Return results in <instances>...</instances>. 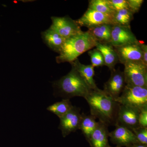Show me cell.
<instances>
[{"instance_id":"obj_28","label":"cell","mask_w":147,"mask_h":147,"mask_svg":"<svg viewBox=\"0 0 147 147\" xmlns=\"http://www.w3.org/2000/svg\"><path fill=\"white\" fill-rule=\"evenodd\" d=\"M140 45L143 53V63L147 66V45L140 42Z\"/></svg>"},{"instance_id":"obj_24","label":"cell","mask_w":147,"mask_h":147,"mask_svg":"<svg viewBox=\"0 0 147 147\" xmlns=\"http://www.w3.org/2000/svg\"><path fill=\"white\" fill-rule=\"evenodd\" d=\"M131 131L135 135L139 144L147 145V127L139 126Z\"/></svg>"},{"instance_id":"obj_3","label":"cell","mask_w":147,"mask_h":147,"mask_svg":"<svg viewBox=\"0 0 147 147\" xmlns=\"http://www.w3.org/2000/svg\"><path fill=\"white\" fill-rule=\"evenodd\" d=\"M53 87L55 94L64 99L75 96L85 98L91 90L73 67L67 74L53 82Z\"/></svg>"},{"instance_id":"obj_6","label":"cell","mask_w":147,"mask_h":147,"mask_svg":"<svg viewBox=\"0 0 147 147\" xmlns=\"http://www.w3.org/2000/svg\"><path fill=\"white\" fill-rule=\"evenodd\" d=\"M52 25L50 27L66 39L82 33L81 27L68 16H52Z\"/></svg>"},{"instance_id":"obj_25","label":"cell","mask_w":147,"mask_h":147,"mask_svg":"<svg viewBox=\"0 0 147 147\" xmlns=\"http://www.w3.org/2000/svg\"><path fill=\"white\" fill-rule=\"evenodd\" d=\"M111 8L114 11H117L121 9H127V0H108Z\"/></svg>"},{"instance_id":"obj_10","label":"cell","mask_w":147,"mask_h":147,"mask_svg":"<svg viewBox=\"0 0 147 147\" xmlns=\"http://www.w3.org/2000/svg\"><path fill=\"white\" fill-rule=\"evenodd\" d=\"M139 41L131 31L130 26H123L113 24L110 43L113 47H119L136 43Z\"/></svg>"},{"instance_id":"obj_2","label":"cell","mask_w":147,"mask_h":147,"mask_svg":"<svg viewBox=\"0 0 147 147\" xmlns=\"http://www.w3.org/2000/svg\"><path fill=\"white\" fill-rule=\"evenodd\" d=\"M97 41L87 31L82 32L65 40L63 46L56 58L58 63H71L82 54L95 47Z\"/></svg>"},{"instance_id":"obj_15","label":"cell","mask_w":147,"mask_h":147,"mask_svg":"<svg viewBox=\"0 0 147 147\" xmlns=\"http://www.w3.org/2000/svg\"><path fill=\"white\" fill-rule=\"evenodd\" d=\"M70 64L71 67H73L77 71L91 89H96L98 88L94 79V67L91 65H85L79 62L78 59Z\"/></svg>"},{"instance_id":"obj_23","label":"cell","mask_w":147,"mask_h":147,"mask_svg":"<svg viewBox=\"0 0 147 147\" xmlns=\"http://www.w3.org/2000/svg\"><path fill=\"white\" fill-rule=\"evenodd\" d=\"M88 54L90 57L91 61V65L94 67L105 65L103 56L100 51L96 48L89 50Z\"/></svg>"},{"instance_id":"obj_27","label":"cell","mask_w":147,"mask_h":147,"mask_svg":"<svg viewBox=\"0 0 147 147\" xmlns=\"http://www.w3.org/2000/svg\"><path fill=\"white\" fill-rule=\"evenodd\" d=\"M139 126L147 127V106L140 110L138 117Z\"/></svg>"},{"instance_id":"obj_20","label":"cell","mask_w":147,"mask_h":147,"mask_svg":"<svg viewBox=\"0 0 147 147\" xmlns=\"http://www.w3.org/2000/svg\"><path fill=\"white\" fill-rule=\"evenodd\" d=\"M112 16L114 24L129 27L134 18V14L127 9H124L115 11Z\"/></svg>"},{"instance_id":"obj_9","label":"cell","mask_w":147,"mask_h":147,"mask_svg":"<svg viewBox=\"0 0 147 147\" xmlns=\"http://www.w3.org/2000/svg\"><path fill=\"white\" fill-rule=\"evenodd\" d=\"M125 83L123 71L119 68L111 71L110 79L105 82L103 90L107 94L116 100L124 89Z\"/></svg>"},{"instance_id":"obj_11","label":"cell","mask_w":147,"mask_h":147,"mask_svg":"<svg viewBox=\"0 0 147 147\" xmlns=\"http://www.w3.org/2000/svg\"><path fill=\"white\" fill-rule=\"evenodd\" d=\"M76 21L80 27H86L88 29L102 24H114L112 15L100 13L89 8Z\"/></svg>"},{"instance_id":"obj_17","label":"cell","mask_w":147,"mask_h":147,"mask_svg":"<svg viewBox=\"0 0 147 147\" xmlns=\"http://www.w3.org/2000/svg\"><path fill=\"white\" fill-rule=\"evenodd\" d=\"M95 47L103 56L105 65L107 66L111 71L114 70L115 66L118 63L119 61L114 47L109 43L97 42Z\"/></svg>"},{"instance_id":"obj_1","label":"cell","mask_w":147,"mask_h":147,"mask_svg":"<svg viewBox=\"0 0 147 147\" xmlns=\"http://www.w3.org/2000/svg\"><path fill=\"white\" fill-rule=\"evenodd\" d=\"M85 98L90 115L108 126L115 125L120 104L115 99L98 88L91 90Z\"/></svg>"},{"instance_id":"obj_18","label":"cell","mask_w":147,"mask_h":147,"mask_svg":"<svg viewBox=\"0 0 147 147\" xmlns=\"http://www.w3.org/2000/svg\"><path fill=\"white\" fill-rule=\"evenodd\" d=\"M113 24H104L88 29V31L98 42L109 43L111 40Z\"/></svg>"},{"instance_id":"obj_5","label":"cell","mask_w":147,"mask_h":147,"mask_svg":"<svg viewBox=\"0 0 147 147\" xmlns=\"http://www.w3.org/2000/svg\"><path fill=\"white\" fill-rule=\"evenodd\" d=\"M123 71L126 85L147 88V66L142 62L125 64Z\"/></svg>"},{"instance_id":"obj_30","label":"cell","mask_w":147,"mask_h":147,"mask_svg":"<svg viewBox=\"0 0 147 147\" xmlns=\"http://www.w3.org/2000/svg\"><path fill=\"white\" fill-rule=\"evenodd\" d=\"M106 147H112L110 146V145H109V144H108V145H107V146H106Z\"/></svg>"},{"instance_id":"obj_14","label":"cell","mask_w":147,"mask_h":147,"mask_svg":"<svg viewBox=\"0 0 147 147\" xmlns=\"http://www.w3.org/2000/svg\"><path fill=\"white\" fill-rule=\"evenodd\" d=\"M108 126L100 122H98L97 126L92 132L88 142L91 147H106L109 144Z\"/></svg>"},{"instance_id":"obj_21","label":"cell","mask_w":147,"mask_h":147,"mask_svg":"<svg viewBox=\"0 0 147 147\" xmlns=\"http://www.w3.org/2000/svg\"><path fill=\"white\" fill-rule=\"evenodd\" d=\"M69 99H63L61 101L55 102L48 106V111L54 113L59 118L62 117L73 108Z\"/></svg>"},{"instance_id":"obj_16","label":"cell","mask_w":147,"mask_h":147,"mask_svg":"<svg viewBox=\"0 0 147 147\" xmlns=\"http://www.w3.org/2000/svg\"><path fill=\"white\" fill-rule=\"evenodd\" d=\"M43 42L50 49L59 53L65 41V38L61 36L51 28L41 33Z\"/></svg>"},{"instance_id":"obj_12","label":"cell","mask_w":147,"mask_h":147,"mask_svg":"<svg viewBox=\"0 0 147 147\" xmlns=\"http://www.w3.org/2000/svg\"><path fill=\"white\" fill-rule=\"evenodd\" d=\"M140 111L138 109L120 104L115 126L124 127L131 130L138 127Z\"/></svg>"},{"instance_id":"obj_22","label":"cell","mask_w":147,"mask_h":147,"mask_svg":"<svg viewBox=\"0 0 147 147\" xmlns=\"http://www.w3.org/2000/svg\"><path fill=\"white\" fill-rule=\"evenodd\" d=\"M88 8L109 15H112L115 11L111 8L108 0L89 1Z\"/></svg>"},{"instance_id":"obj_7","label":"cell","mask_w":147,"mask_h":147,"mask_svg":"<svg viewBox=\"0 0 147 147\" xmlns=\"http://www.w3.org/2000/svg\"><path fill=\"white\" fill-rule=\"evenodd\" d=\"M114 47L118 57L119 62L121 63L124 65L127 63L139 62L143 63V53L140 41Z\"/></svg>"},{"instance_id":"obj_4","label":"cell","mask_w":147,"mask_h":147,"mask_svg":"<svg viewBox=\"0 0 147 147\" xmlns=\"http://www.w3.org/2000/svg\"><path fill=\"white\" fill-rule=\"evenodd\" d=\"M115 100L120 105L141 110L147 106V88L126 85Z\"/></svg>"},{"instance_id":"obj_8","label":"cell","mask_w":147,"mask_h":147,"mask_svg":"<svg viewBox=\"0 0 147 147\" xmlns=\"http://www.w3.org/2000/svg\"><path fill=\"white\" fill-rule=\"evenodd\" d=\"M80 111V108L73 106L69 112L60 118L59 128L61 131L63 137L79 129L82 115Z\"/></svg>"},{"instance_id":"obj_19","label":"cell","mask_w":147,"mask_h":147,"mask_svg":"<svg viewBox=\"0 0 147 147\" xmlns=\"http://www.w3.org/2000/svg\"><path fill=\"white\" fill-rule=\"evenodd\" d=\"M96 119V118L91 115L82 114L79 129L82 130L87 141L97 126L98 122Z\"/></svg>"},{"instance_id":"obj_13","label":"cell","mask_w":147,"mask_h":147,"mask_svg":"<svg viewBox=\"0 0 147 147\" xmlns=\"http://www.w3.org/2000/svg\"><path fill=\"white\" fill-rule=\"evenodd\" d=\"M115 130L109 132V137L113 144L117 147H127L138 143L134 133L124 127L116 125Z\"/></svg>"},{"instance_id":"obj_26","label":"cell","mask_w":147,"mask_h":147,"mask_svg":"<svg viewBox=\"0 0 147 147\" xmlns=\"http://www.w3.org/2000/svg\"><path fill=\"white\" fill-rule=\"evenodd\" d=\"M128 9L133 14L139 12L144 3L143 0H127Z\"/></svg>"},{"instance_id":"obj_29","label":"cell","mask_w":147,"mask_h":147,"mask_svg":"<svg viewBox=\"0 0 147 147\" xmlns=\"http://www.w3.org/2000/svg\"><path fill=\"white\" fill-rule=\"evenodd\" d=\"M126 147H147V145L141 144L139 143L133 144Z\"/></svg>"}]
</instances>
